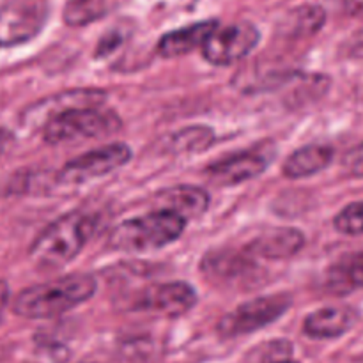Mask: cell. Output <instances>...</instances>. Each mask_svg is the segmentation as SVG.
I'll return each mask as SVG.
<instances>
[{"mask_svg": "<svg viewBox=\"0 0 363 363\" xmlns=\"http://www.w3.org/2000/svg\"><path fill=\"white\" fill-rule=\"evenodd\" d=\"M209 202L211 199H209L208 191L199 186H190V184L169 188L156 197L158 209L176 213V215L183 216L186 222L204 215L209 208Z\"/></svg>", "mask_w": 363, "mask_h": 363, "instance_id": "cell-14", "label": "cell"}, {"mask_svg": "<svg viewBox=\"0 0 363 363\" xmlns=\"http://www.w3.org/2000/svg\"><path fill=\"white\" fill-rule=\"evenodd\" d=\"M202 272L209 282L225 287H254L261 280L257 264L248 252L213 250L202 261Z\"/></svg>", "mask_w": 363, "mask_h": 363, "instance_id": "cell-9", "label": "cell"}, {"mask_svg": "<svg viewBox=\"0 0 363 363\" xmlns=\"http://www.w3.org/2000/svg\"><path fill=\"white\" fill-rule=\"evenodd\" d=\"M48 7L43 0H9L0 6V48L23 45L43 30Z\"/></svg>", "mask_w": 363, "mask_h": 363, "instance_id": "cell-6", "label": "cell"}, {"mask_svg": "<svg viewBox=\"0 0 363 363\" xmlns=\"http://www.w3.org/2000/svg\"><path fill=\"white\" fill-rule=\"evenodd\" d=\"M344 169L354 177H363V142L351 149L344 158Z\"/></svg>", "mask_w": 363, "mask_h": 363, "instance_id": "cell-21", "label": "cell"}, {"mask_svg": "<svg viewBox=\"0 0 363 363\" xmlns=\"http://www.w3.org/2000/svg\"><path fill=\"white\" fill-rule=\"evenodd\" d=\"M291 303H293V298L282 293L255 298L240 305L230 314L223 315L218 323V333L227 339H233V337L257 332L282 318L289 311Z\"/></svg>", "mask_w": 363, "mask_h": 363, "instance_id": "cell-5", "label": "cell"}, {"mask_svg": "<svg viewBox=\"0 0 363 363\" xmlns=\"http://www.w3.org/2000/svg\"><path fill=\"white\" fill-rule=\"evenodd\" d=\"M305 236L293 227H272L255 234L247 245L245 252L252 257L287 259L296 255L303 248Z\"/></svg>", "mask_w": 363, "mask_h": 363, "instance_id": "cell-12", "label": "cell"}, {"mask_svg": "<svg viewBox=\"0 0 363 363\" xmlns=\"http://www.w3.org/2000/svg\"><path fill=\"white\" fill-rule=\"evenodd\" d=\"M346 53L353 59H363V28L347 39Z\"/></svg>", "mask_w": 363, "mask_h": 363, "instance_id": "cell-23", "label": "cell"}, {"mask_svg": "<svg viewBox=\"0 0 363 363\" xmlns=\"http://www.w3.org/2000/svg\"><path fill=\"white\" fill-rule=\"evenodd\" d=\"M268 363H296V362H293V360H275V362H268Z\"/></svg>", "mask_w": 363, "mask_h": 363, "instance_id": "cell-27", "label": "cell"}, {"mask_svg": "<svg viewBox=\"0 0 363 363\" xmlns=\"http://www.w3.org/2000/svg\"><path fill=\"white\" fill-rule=\"evenodd\" d=\"M333 149L323 144L305 145L296 149L284 163V176L291 179H301V177L314 176L321 172L332 163Z\"/></svg>", "mask_w": 363, "mask_h": 363, "instance_id": "cell-17", "label": "cell"}, {"mask_svg": "<svg viewBox=\"0 0 363 363\" xmlns=\"http://www.w3.org/2000/svg\"><path fill=\"white\" fill-rule=\"evenodd\" d=\"M11 142H13V135L7 133V131L0 130V155H2V152L6 151L7 145H9Z\"/></svg>", "mask_w": 363, "mask_h": 363, "instance_id": "cell-26", "label": "cell"}, {"mask_svg": "<svg viewBox=\"0 0 363 363\" xmlns=\"http://www.w3.org/2000/svg\"><path fill=\"white\" fill-rule=\"evenodd\" d=\"M266 169H268L266 156H262L261 152L247 151L211 163L204 174L209 183L216 186H234L261 176Z\"/></svg>", "mask_w": 363, "mask_h": 363, "instance_id": "cell-11", "label": "cell"}, {"mask_svg": "<svg viewBox=\"0 0 363 363\" xmlns=\"http://www.w3.org/2000/svg\"><path fill=\"white\" fill-rule=\"evenodd\" d=\"M123 0H67L62 11V18L66 25L84 27V25L105 18Z\"/></svg>", "mask_w": 363, "mask_h": 363, "instance_id": "cell-18", "label": "cell"}, {"mask_svg": "<svg viewBox=\"0 0 363 363\" xmlns=\"http://www.w3.org/2000/svg\"><path fill=\"white\" fill-rule=\"evenodd\" d=\"M186 220L165 209L126 220L112 230L108 245L119 252H152L179 240Z\"/></svg>", "mask_w": 363, "mask_h": 363, "instance_id": "cell-3", "label": "cell"}, {"mask_svg": "<svg viewBox=\"0 0 363 363\" xmlns=\"http://www.w3.org/2000/svg\"><path fill=\"white\" fill-rule=\"evenodd\" d=\"M131 160V149L126 144H108L103 147L92 149L85 155L77 156L60 169L59 183L82 184L87 181L103 177L113 172L119 167L126 165Z\"/></svg>", "mask_w": 363, "mask_h": 363, "instance_id": "cell-8", "label": "cell"}, {"mask_svg": "<svg viewBox=\"0 0 363 363\" xmlns=\"http://www.w3.org/2000/svg\"><path fill=\"white\" fill-rule=\"evenodd\" d=\"M96 293V279L87 273H73L62 279L27 287L16 296L13 311L27 319H48L62 315Z\"/></svg>", "mask_w": 363, "mask_h": 363, "instance_id": "cell-1", "label": "cell"}, {"mask_svg": "<svg viewBox=\"0 0 363 363\" xmlns=\"http://www.w3.org/2000/svg\"><path fill=\"white\" fill-rule=\"evenodd\" d=\"M326 13L323 11V7L319 6H303L294 9L293 13L287 16L286 27L284 30L289 35H312L319 30V28L325 25Z\"/></svg>", "mask_w": 363, "mask_h": 363, "instance_id": "cell-19", "label": "cell"}, {"mask_svg": "<svg viewBox=\"0 0 363 363\" xmlns=\"http://www.w3.org/2000/svg\"><path fill=\"white\" fill-rule=\"evenodd\" d=\"M333 225L340 234H346V236H360V234H363V201L346 206L333 218Z\"/></svg>", "mask_w": 363, "mask_h": 363, "instance_id": "cell-20", "label": "cell"}, {"mask_svg": "<svg viewBox=\"0 0 363 363\" xmlns=\"http://www.w3.org/2000/svg\"><path fill=\"white\" fill-rule=\"evenodd\" d=\"M325 289L333 296H347L363 289V250L342 255L330 266L325 277Z\"/></svg>", "mask_w": 363, "mask_h": 363, "instance_id": "cell-15", "label": "cell"}, {"mask_svg": "<svg viewBox=\"0 0 363 363\" xmlns=\"http://www.w3.org/2000/svg\"><path fill=\"white\" fill-rule=\"evenodd\" d=\"M346 9L351 14H363V0H346Z\"/></svg>", "mask_w": 363, "mask_h": 363, "instance_id": "cell-25", "label": "cell"}, {"mask_svg": "<svg viewBox=\"0 0 363 363\" xmlns=\"http://www.w3.org/2000/svg\"><path fill=\"white\" fill-rule=\"evenodd\" d=\"M218 27V21L206 20L199 21V23H191L184 28H177V30L169 32V34L162 35L158 41V53L162 57H179L184 53H190L191 50L202 48L206 39L211 35V32Z\"/></svg>", "mask_w": 363, "mask_h": 363, "instance_id": "cell-16", "label": "cell"}, {"mask_svg": "<svg viewBox=\"0 0 363 363\" xmlns=\"http://www.w3.org/2000/svg\"><path fill=\"white\" fill-rule=\"evenodd\" d=\"M358 321L353 307H325L305 318L303 333L311 339H337L350 332Z\"/></svg>", "mask_w": 363, "mask_h": 363, "instance_id": "cell-13", "label": "cell"}, {"mask_svg": "<svg viewBox=\"0 0 363 363\" xmlns=\"http://www.w3.org/2000/svg\"><path fill=\"white\" fill-rule=\"evenodd\" d=\"M7 303H9V286H7V282L0 280V323H2Z\"/></svg>", "mask_w": 363, "mask_h": 363, "instance_id": "cell-24", "label": "cell"}, {"mask_svg": "<svg viewBox=\"0 0 363 363\" xmlns=\"http://www.w3.org/2000/svg\"><path fill=\"white\" fill-rule=\"evenodd\" d=\"M261 34L248 21L216 27L202 45V55L215 66H229L245 59L257 46Z\"/></svg>", "mask_w": 363, "mask_h": 363, "instance_id": "cell-7", "label": "cell"}, {"mask_svg": "<svg viewBox=\"0 0 363 363\" xmlns=\"http://www.w3.org/2000/svg\"><path fill=\"white\" fill-rule=\"evenodd\" d=\"M96 218L73 211L50 223L30 247V259L43 268H60L73 261L94 234Z\"/></svg>", "mask_w": 363, "mask_h": 363, "instance_id": "cell-2", "label": "cell"}, {"mask_svg": "<svg viewBox=\"0 0 363 363\" xmlns=\"http://www.w3.org/2000/svg\"><path fill=\"white\" fill-rule=\"evenodd\" d=\"M121 119L112 110L101 106H74L55 113L43 124V137L48 144L106 137L121 130Z\"/></svg>", "mask_w": 363, "mask_h": 363, "instance_id": "cell-4", "label": "cell"}, {"mask_svg": "<svg viewBox=\"0 0 363 363\" xmlns=\"http://www.w3.org/2000/svg\"><path fill=\"white\" fill-rule=\"evenodd\" d=\"M123 39H124V35L119 34V32H116V30L108 32V34L101 39V43H99L98 48H96V55H99V57L108 55L112 50H116L117 46L123 43Z\"/></svg>", "mask_w": 363, "mask_h": 363, "instance_id": "cell-22", "label": "cell"}, {"mask_svg": "<svg viewBox=\"0 0 363 363\" xmlns=\"http://www.w3.org/2000/svg\"><path fill=\"white\" fill-rule=\"evenodd\" d=\"M197 293L186 282H167L145 287L131 303V311L149 312L162 318H179L194 308Z\"/></svg>", "mask_w": 363, "mask_h": 363, "instance_id": "cell-10", "label": "cell"}]
</instances>
